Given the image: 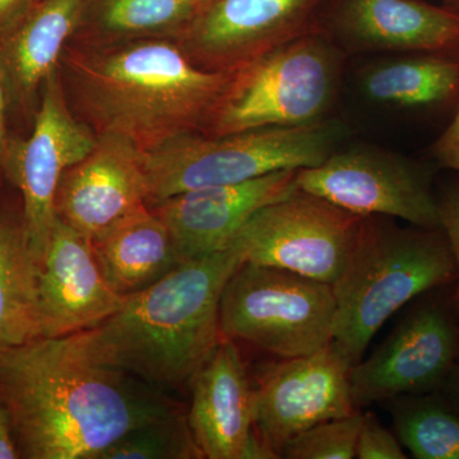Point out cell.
I'll list each match as a JSON object with an SVG mask.
<instances>
[{
  "label": "cell",
  "mask_w": 459,
  "mask_h": 459,
  "mask_svg": "<svg viewBox=\"0 0 459 459\" xmlns=\"http://www.w3.org/2000/svg\"><path fill=\"white\" fill-rule=\"evenodd\" d=\"M346 137L336 119L212 135L183 132L144 150L148 205L188 190L244 183L280 170L314 168Z\"/></svg>",
  "instance_id": "5"
},
{
  "label": "cell",
  "mask_w": 459,
  "mask_h": 459,
  "mask_svg": "<svg viewBox=\"0 0 459 459\" xmlns=\"http://www.w3.org/2000/svg\"><path fill=\"white\" fill-rule=\"evenodd\" d=\"M148 205L144 150L126 135L102 132L92 151L60 180L56 216L93 238Z\"/></svg>",
  "instance_id": "15"
},
{
  "label": "cell",
  "mask_w": 459,
  "mask_h": 459,
  "mask_svg": "<svg viewBox=\"0 0 459 459\" xmlns=\"http://www.w3.org/2000/svg\"><path fill=\"white\" fill-rule=\"evenodd\" d=\"M7 83H5L4 72L0 65V164H3L5 152H7Z\"/></svg>",
  "instance_id": "32"
},
{
  "label": "cell",
  "mask_w": 459,
  "mask_h": 459,
  "mask_svg": "<svg viewBox=\"0 0 459 459\" xmlns=\"http://www.w3.org/2000/svg\"><path fill=\"white\" fill-rule=\"evenodd\" d=\"M21 457L18 448L11 413L0 397V459H18Z\"/></svg>",
  "instance_id": "31"
},
{
  "label": "cell",
  "mask_w": 459,
  "mask_h": 459,
  "mask_svg": "<svg viewBox=\"0 0 459 459\" xmlns=\"http://www.w3.org/2000/svg\"><path fill=\"white\" fill-rule=\"evenodd\" d=\"M40 0H0V39L35 7Z\"/></svg>",
  "instance_id": "30"
},
{
  "label": "cell",
  "mask_w": 459,
  "mask_h": 459,
  "mask_svg": "<svg viewBox=\"0 0 459 459\" xmlns=\"http://www.w3.org/2000/svg\"><path fill=\"white\" fill-rule=\"evenodd\" d=\"M201 0H86L82 26L117 36L186 30Z\"/></svg>",
  "instance_id": "24"
},
{
  "label": "cell",
  "mask_w": 459,
  "mask_h": 459,
  "mask_svg": "<svg viewBox=\"0 0 459 459\" xmlns=\"http://www.w3.org/2000/svg\"><path fill=\"white\" fill-rule=\"evenodd\" d=\"M327 0H201L184 30L192 59L231 72L265 51L318 29Z\"/></svg>",
  "instance_id": "13"
},
{
  "label": "cell",
  "mask_w": 459,
  "mask_h": 459,
  "mask_svg": "<svg viewBox=\"0 0 459 459\" xmlns=\"http://www.w3.org/2000/svg\"><path fill=\"white\" fill-rule=\"evenodd\" d=\"M333 341L318 351L263 367L255 385V427L281 458L283 446L307 429L359 411L350 370Z\"/></svg>",
  "instance_id": "12"
},
{
  "label": "cell",
  "mask_w": 459,
  "mask_h": 459,
  "mask_svg": "<svg viewBox=\"0 0 459 459\" xmlns=\"http://www.w3.org/2000/svg\"><path fill=\"white\" fill-rule=\"evenodd\" d=\"M40 337L38 264L22 230L0 219V353Z\"/></svg>",
  "instance_id": "22"
},
{
  "label": "cell",
  "mask_w": 459,
  "mask_h": 459,
  "mask_svg": "<svg viewBox=\"0 0 459 459\" xmlns=\"http://www.w3.org/2000/svg\"><path fill=\"white\" fill-rule=\"evenodd\" d=\"M457 279L442 228H401L389 217L367 216L351 258L332 285L336 299L333 342L353 365L398 310Z\"/></svg>",
  "instance_id": "4"
},
{
  "label": "cell",
  "mask_w": 459,
  "mask_h": 459,
  "mask_svg": "<svg viewBox=\"0 0 459 459\" xmlns=\"http://www.w3.org/2000/svg\"><path fill=\"white\" fill-rule=\"evenodd\" d=\"M362 95L385 108L437 110L459 102V51L392 54L364 66Z\"/></svg>",
  "instance_id": "20"
},
{
  "label": "cell",
  "mask_w": 459,
  "mask_h": 459,
  "mask_svg": "<svg viewBox=\"0 0 459 459\" xmlns=\"http://www.w3.org/2000/svg\"><path fill=\"white\" fill-rule=\"evenodd\" d=\"M364 216L296 188L256 211L231 246L243 262L280 268L333 285L346 268Z\"/></svg>",
  "instance_id": "8"
},
{
  "label": "cell",
  "mask_w": 459,
  "mask_h": 459,
  "mask_svg": "<svg viewBox=\"0 0 459 459\" xmlns=\"http://www.w3.org/2000/svg\"><path fill=\"white\" fill-rule=\"evenodd\" d=\"M91 244L108 282L122 296L153 285L179 264L168 226L150 205L114 223Z\"/></svg>",
  "instance_id": "21"
},
{
  "label": "cell",
  "mask_w": 459,
  "mask_h": 459,
  "mask_svg": "<svg viewBox=\"0 0 459 459\" xmlns=\"http://www.w3.org/2000/svg\"><path fill=\"white\" fill-rule=\"evenodd\" d=\"M440 228L446 232L455 256L457 279L452 286V301L459 313V179L446 181L437 188Z\"/></svg>",
  "instance_id": "28"
},
{
  "label": "cell",
  "mask_w": 459,
  "mask_h": 459,
  "mask_svg": "<svg viewBox=\"0 0 459 459\" xmlns=\"http://www.w3.org/2000/svg\"><path fill=\"white\" fill-rule=\"evenodd\" d=\"M243 263L237 247L179 263L161 280L126 296L114 316L87 331L108 364L153 386L189 382L222 340L220 304Z\"/></svg>",
  "instance_id": "2"
},
{
  "label": "cell",
  "mask_w": 459,
  "mask_h": 459,
  "mask_svg": "<svg viewBox=\"0 0 459 459\" xmlns=\"http://www.w3.org/2000/svg\"><path fill=\"white\" fill-rule=\"evenodd\" d=\"M318 29L346 56L459 51V16L427 0H327Z\"/></svg>",
  "instance_id": "14"
},
{
  "label": "cell",
  "mask_w": 459,
  "mask_h": 459,
  "mask_svg": "<svg viewBox=\"0 0 459 459\" xmlns=\"http://www.w3.org/2000/svg\"><path fill=\"white\" fill-rule=\"evenodd\" d=\"M403 448L418 459H459V406L442 389L385 402Z\"/></svg>",
  "instance_id": "23"
},
{
  "label": "cell",
  "mask_w": 459,
  "mask_h": 459,
  "mask_svg": "<svg viewBox=\"0 0 459 459\" xmlns=\"http://www.w3.org/2000/svg\"><path fill=\"white\" fill-rule=\"evenodd\" d=\"M98 138L66 105L59 69L42 84L40 108L29 140L7 148L3 164L23 199L27 247L39 265L56 220V199L65 172L89 155Z\"/></svg>",
  "instance_id": "11"
},
{
  "label": "cell",
  "mask_w": 459,
  "mask_h": 459,
  "mask_svg": "<svg viewBox=\"0 0 459 459\" xmlns=\"http://www.w3.org/2000/svg\"><path fill=\"white\" fill-rule=\"evenodd\" d=\"M360 410L343 418L327 420L307 429L281 451L286 459H352L360 431Z\"/></svg>",
  "instance_id": "26"
},
{
  "label": "cell",
  "mask_w": 459,
  "mask_h": 459,
  "mask_svg": "<svg viewBox=\"0 0 459 459\" xmlns=\"http://www.w3.org/2000/svg\"><path fill=\"white\" fill-rule=\"evenodd\" d=\"M446 289L416 299L391 336L350 370L353 406L440 391L459 359V313Z\"/></svg>",
  "instance_id": "9"
},
{
  "label": "cell",
  "mask_w": 459,
  "mask_h": 459,
  "mask_svg": "<svg viewBox=\"0 0 459 459\" xmlns=\"http://www.w3.org/2000/svg\"><path fill=\"white\" fill-rule=\"evenodd\" d=\"M442 4L459 16V0H442Z\"/></svg>",
  "instance_id": "34"
},
{
  "label": "cell",
  "mask_w": 459,
  "mask_h": 459,
  "mask_svg": "<svg viewBox=\"0 0 459 459\" xmlns=\"http://www.w3.org/2000/svg\"><path fill=\"white\" fill-rule=\"evenodd\" d=\"M189 427L207 459H244L255 435V385L235 341L222 337L189 380Z\"/></svg>",
  "instance_id": "18"
},
{
  "label": "cell",
  "mask_w": 459,
  "mask_h": 459,
  "mask_svg": "<svg viewBox=\"0 0 459 459\" xmlns=\"http://www.w3.org/2000/svg\"><path fill=\"white\" fill-rule=\"evenodd\" d=\"M100 267L89 238L56 216L38 265L42 337H62L98 327L122 307Z\"/></svg>",
  "instance_id": "16"
},
{
  "label": "cell",
  "mask_w": 459,
  "mask_h": 459,
  "mask_svg": "<svg viewBox=\"0 0 459 459\" xmlns=\"http://www.w3.org/2000/svg\"><path fill=\"white\" fill-rule=\"evenodd\" d=\"M442 391L459 406V359Z\"/></svg>",
  "instance_id": "33"
},
{
  "label": "cell",
  "mask_w": 459,
  "mask_h": 459,
  "mask_svg": "<svg viewBox=\"0 0 459 459\" xmlns=\"http://www.w3.org/2000/svg\"><path fill=\"white\" fill-rule=\"evenodd\" d=\"M86 0H40L0 39L7 89L32 98L57 69L65 45L82 26Z\"/></svg>",
  "instance_id": "19"
},
{
  "label": "cell",
  "mask_w": 459,
  "mask_h": 459,
  "mask_svg": "<svg viewBox=\"0 0 459 459\" xmlns=\"http://www.w3.org/2000/svg\"><path fill=\"white\" fill-rule=\"evenodd\" d=\"M346 54L319 29L231 71L205 134L307 126L328 119Z\"/></svg>",
  "instance_id": "6"
},
{
  "label": "cell",
  "mask_w": 459,
  "mask_h": 459,
  "mask_svg": "<svg viewBox=\"0 0 459 459\" xmlns=\"http://www.w3.org/2000/svg\"><path fill=\"white\" fill-rule=\"evenodd\" d=\"M334 313L332 285L243 262L223 289L220 328L230 340L292 359L332 342Z\"/></svg>",
  "instance_id": "7"
},
{
  "label": "cell",
  "mask_w": 459,
  "mask_h": 459,
  "mask_svg": "<svg viewBox=\"0 0 459 459\" xmlns=\"http://www.w3.org/2000/svg\"><path fill=\"white\" fill-rule=\"evenodd\" d=\"M298 170H280L244 183L180 193L150 205L170 231L179 263L231 246L247 220L294 192Z\"/></svg>",
  "instance_id": "17"
},
{
  "label": "cell",
  "mask_w": 459,
  "mask_h": 459,
  "mask_svg": "<svg viewBox=\"0 0 459 459\" xmlns=\"http://www.w3.org/2000/svg\"><path fill=\"white\" fill-rule=\"evenodd\" d=\"M0 397L27 459H100L124 435L179 410L108 364L87 331L0 353Z\"/></svg>",
  "instance_id": "1"
},
{
  "label": "cell",
  "mask_w": 459,
  "mask_h": 459,
  "mask_svg": "<svg viewBox=\"0 0 459 459\" xmlns=\"http://www.w3.org/2000/svg\"><path fill=\"white\" fill-rule=\"evenodd\" d=\"M430 155L439 168L459 174V102L451 124L431 146Z\"/></svg>",
  "instance_id": "29"
},
{
  "label": "cell",
  "mask_w": 459,
  "mask_h": 459,
  "mask_svg": "<svg viewBox=\"0 0 459 459\" xmlns=\"http://www.w3.org/2000/svg\"><path fill=\"white\" fill-rule=\"evenodd\" d=\"M75 68L104 132L126 135L143 150L204 126L231 74L202 68L159 40L126 45Z\"/></svg>",
  "instance_id": "3"
},
{
  "label": "cell",
  "mask_w": 459,
  "mask_h": 459,
  "mask_svg": "<svg viewBox=\"0 0 459 459\" xmlns=\"http://www.w3.org/2000/svg\"><path fill=\"white\" fill-rule=\"evenodd\" d=\"M296 186L359 216L440 228L433 171L385 148H337L322 164L298 170Z\"/></svg>",
  "instance_id": "10"
},
{
  "label": "cell",
  "mask_w": 459,
  "mask_h": 459,
  "mask_svg": "<svg viewBox=\"0 0 459 459\" xmlns=\"http://www.w3.org/2000/svg\"><path fill=\"white\" fill-rule=\"evenodd\" d=\"M359 459H406L400 439L394 431L383 427L373 412L362 413L360 431L356 443Z\"/></svg>",
  "instance_id": "27"
},
{
  "label": "cell",
  "mask_w": 459,
  "mask_h": 459,
  "mask_svg": "<svg viewBox=\"0 0 459 459\" xmlns=\"http://www.w3.org/2000/svg\"><path fill=\"white\" fill-rule=\"evenodd\" d=\"M188 418L179 410L135 429L117 440L100 459H202Z\"/></svg>",
  "instance_id": "25"
}]
</instances>
